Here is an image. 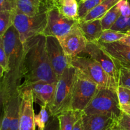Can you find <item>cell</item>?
<instances>
[{"label": "cell", "mask_w": 130, "mask_h": 130, "mask_svg": "<svg viewBox=\"0 0 130 130\" xmlns=\"http://www.w3.org/2000/svg\"><path fill=\"white\" fill-rule=\"evenodd\" d=\"M23 45L21 65L22 84L18 87L37 81L57 83L58 78L52 69L46 48V36L39 34L27 40Z\"/></svg>", "instance_id": "cell-1"}, {"label": "cell", "mask_w": 130, "mask_h": 130, "mask_svg": "<svg viewBox=\"0 0 130 130\" xmlns=\"http://www.w3.org/2000/svg\"><path fill=\"white\" fill-rule=\"evenodd\" d=\"M0 43H2L10 62V71L6 74L8 76H5L4 85H2L5 88V94L8 96V100H10L19 93L14 90V89L15 87L18 90L16 84L22 79L21 65L23 56V45L13 25L0 38Z\"/></svg>", "instance_id": "cell-2"}, {"label": "cell", "mask_w": 130, "mask_h": 130, "mask_svg": "<svg viewBox=\"0 0 130 130\" xmlns=\"http://www.w3.org/2000/svg\"><path fill=\"white\" fill-rule=\"evenodd\" d=\"M76 68L72 65L58 78L53 99L48 108L50 116H58L70 108Z\"/></svg>", "instance_id": "cell-3"}, {"label": "cell", "mask_w": 130, "mask_h": 130, "mask_svg": "<svg viewBox=\"0 0 130 130\" xmlns=\"http://www.w3.org/2000/svg\"><path fill=\"white\" fill-rule=\"evenodd\" d=\"M82 112L85 114L106 115L118 120L122 110L117 90L99 88L92 100Z\"/></svg>", "instance_id": "cell-4"}, {"label": "cell", "mask_w": 130, "mask_h": 130, "mask_svg": "<svg viewBox=\"0 0 130 130\" xmlns=\"http://www.w3.org/2000/svg\"><path fill=\"white\" fill-rule=\"evenodd\" d=\"M12 14L13 25L18 31L22 44L35 36L43 34L47 25V10L29 16L17 8Z\"/></svg>", "instance_id": "cell-5"}, {"label": "cell", "mask_w": 130, "mask_h": 130, "mask_svg": "<svg viewBox=\"0 0 130 130\" xmlns=\"http://www.w3.org/2000/svg\"><path fill=\"white\" fill-rule=\"evenodd\" d=\"M99 89L96 83L76 68L70 108L83 112L92 100Z\"/></svg>", "instance_id": "cell-6"}, {"label": "cell", "mask_w": 130, "mask_h": 130, "mask_svg": "<svg viewBox=\"0 0 130 130\" xmlns=\"http://www.w3.org/2000/svg\"><path fill=\"white\" fill-rule=\"evenodd\" d=\"M71 65L78 69L99 87L117 90L118 84L100 66L90 57L76 56L71 59Z\"/></svg>", "instance_id": "cell-7"}, {"label": "cell", "mask_w": 130, "mask_h": 130, "mask_svg": "<svg viewBox=\"0 0 130 130\" xmlns=\"http://www.w3.org/2000/svg\"><path fill=\"white\" fill-rule=\"evenodd\" d=\"M83 52L99 62L105 72L118 84L121 65L104 49L99 42H88Z\"/></svg>", "instance_id": "cell-8"}, {"label": "cell", "mask_w": 130, "mask_h": 130, "mask_svg": "<svg viewBox=\"0 0 130 130\" xmlns=\"http://www.w3.org/2000/svg\"><path fill=\"white\" fill-rule=\"evenodd\" d=\"M46 48L50 62L57 78L71 66V59L66 55L59 40L53 36H46Z\"/></svg>", "instance_id": "cell-9"}, {"label": "cell", "mask_w": 130, "mask_h": 130, "mask_svg": "<svg viewBox=\"0 0 130 130\" xmlns=\"http://www.w3.org/2000/svg\"><path fill=\"white\" fill-rule=\"evenodd\" d=\"M20 97L19 130H35L32 92L27 86L18 89Z\"/></svg>", "instance_id": "cell-10"}, {"label": "cell", "mask_w": 130, "mask_h": 130, "mask_svg": "<svg viewBox=\"0 0 130 130\" xmlns=\"http://www.w3.org/2000/svg\"><path fill=\"white\" fill-rule=\"evenodd\" d=\"M77 21L68 19L52 6L47 10V25L43 34L60 38L67 34Z\"/></svg>", "instance_id": "cell-11"}, {"label": "cell", "mask_w": 130, "mask_h": 130, "mask_svg": "<svg viewBox=\"0 0 130 130\" xmlns=\"http://www.w3.org/2000/svg\"><path fill=\"white\" fill-rule=\"evenodd\" d=\"M58 40L66 55L70 58L83 52L88 43L79 25L78 21L67 34Z\"/></svg>", "instance_id": "cell-12"}, {"label": "cell", "mask_w": 130, "mask_h": 130, "mask_svg": "<svg viewBox=\"0 0 130 130\" xmlns=\"http://www.w3.org/2000/svg\"><path fill=\"white\" fill-rule=\"evenodd\" d=\"M56 84L57 83H50L40 80L28 84L25 86L29 87L31 89L34 102L39 103L40 106L46 105L48 107L53 99Z\"/></svg>", "instance_id": "cell-13"}, {"label": "cell", "mask_w": 130, "mask_h": 130, "mask_svg": "<svg viewBox=\"0 0 130 130\" xmlns=\"http://www.w3.org/2000/svg\"><path fill=\"white\" fill-rule=\"evenodd\" d=\"M84 130H109L116 125L117 120L106 115L85 114L82 112Z\"/></svg>", "instance_id": "cell-14"}, {"label": "cell", "mask_w": 130, "mask_h": 130, "mask_svg": "<svg viewBox=\"0 0 130 130\" xmlns=\"http://www.w3.org/2000/svg\"><path fill=\"white\" fill-rule=\"evenodd\" d=\"M104 49L114 57L121 66L130 67V46L119 42L111 43H100Z\"/></svg>", "instance_id": "cell-15"}, {"label": "cell", "mask_w": 130, "mask_h": 130, "mask_svg": "<svg viewBox=\"0 0 130 130\" xmlns=\"http://www.w3.org/2000/svg\"><path fill=\"white\" fill-rule=\"evenodd\" d=\"M79 25L88 42H98L103 33L101 19L78 21Z\"/></svg>", "instance_id": "cell-16"}, {"label": "cell", "mask_w": 130, "mask_h": 130, "mask_svg": "<svg viewBox=\"0 0 130 130\" xmlns=\"http://www.w3.org/2000/svg\"><path fill=\"white\" fill-rule=\"evenodd\" d=\"M17 9L25 15L34 16L48 10L44 0H16Z\"/></svg>", "instance_id": "cell-17"}, {"label": "cell", "mask_w": 130, "mask_h": 130, "mask_svg": "<svg viewBox=\"0 0 130 130\" xmlns=\"http://www.w3.org/2000/svg\"><path fill=\"white\" fill-rule=\"evenodd\" d=\"M53 6L65 17L70 20H79V3L77 0H57Z\"/></svg>", "instance_id": "cell-18"}, {"label": "cell", "mask_w": 130, "mask_h": 130, "mask_svg": "<svg viewBox=\"0 0 130 130\" xmlns=\"http://www.w3.org/2000/svg\"><path fill=\"white\" fill-rule=\"evenodd\" d=\"M120 1L121 0H104L78 21L86 22L100 19Z\"/></svg>", "instance_id": "cell-19"}, {"label": "cell", "mask_w": 130, "mask_h": 130, "mask_svg": "<svg viewBox=\"0 0 130 130\" xmlns=\"http://www.w3.org/2000/svg\"><path fill=\"white\" fill-rule=\"evenodd\" d=\"M82 112L76 111L71 108L66 110L58 115L60 122V130H73L74 126Z\"/></svg>", "instance_id": "cell-20"}, {"label": "cell", "mask_w": 130, "mask_h": 130, "mask_svg": "<svg viewBox=\"0 0 130 130\" xmlns=\"http://www.w3.org/2000/svg\"><path fill=\"white\" fill-rule=\"evenodd\" d=\"M121 15V10L119 4H116L102 18H101L102 25L103 31L111 29L114 24L116 22Z\"/></svg>", "instance_id": "cell-21"}, {"label": "cell", "mask_w": 130, "mask_h": 130, "mask_svg": "<svg viewBox=\"0 0 130 130\" xmlns=\"http://www.w3.org/2000/svg\"><path fill=\"white\" fill-rule=\"evenodd\" d=\"M126 33L118 31L108 29L103 31L102 34L99 38L98 42L102 43H111L119 42L125 36Z\"/></svg>", "instance_id": "cell-22"}, {"label": "cell", "mask_w": 130, "mask_h": 130, "mask_svg": "<svg viewBox=\"0 0 130 130\" xmlns=\"http://www.w3.org/2000/svg\"><path fill=\"white\" fill-rule=\"evenodd\" d=\"M50 117L47 106L41 105L40 111L38 114H35L34 115V122L36 126L38 127V130L44 129Z\"/></svg>", "instance_id": "cell-23"}, {"label": "cell", "mask_w": 130, "mask_h": 130, "mask_svg": "<svg viewBox=\"0 0 130 130\" xmlns=\"http://www.w3.org/2000/svg\"><path fill=\"white\" fill-rule=\"evenodd\" d=\"M104 0H81L79 3V20L87 15L91 10Z\"/></svg>", "instance_id": "cell-24"}, {"label": "cell", "mask_w": 130, "mask_h": 130, "mask_svg": "<svg viewBox=\"0 0 130 130\" xmlns=\"http://www.w3.org/2000/svg\"><path fill=\"white\" fill-rule=\"evenodd\" d=\"M12 25V13L8 11H0V38Z\"/></svg>", "instance_id": "cell-25"}, {"label": "cell", "mask_w": 130, "mask_h": 130, "mask_svg": "<svg viewBox=\"0 0 130 130\" xmlns=\"http://www.w3.org/2000/svg\"><path fill=\"white\" fill-rule=\"evenodd\" d=\"M130 3V0H128ZM110 29L118 31L127 33L130 31V16L123 17L120 15L116 22L114 24Z\"/></svg>", "instance_id": "cell-26"}, {"label": "cell", "mask_w": 130, "mask_h": 130, "mask_svg": "<svg viewBox=\"0 0 130 130\" xmlns=\"http://www.w3.org/2000/svg\"><path fill=\"white\" fill-rule=\"evenodd\" d=\"M118 85H122L130 89V67H120Z\"/></svg>", "instance_id": "cell-27"}, {"label": "cell", "mask_w": 130, "mask_h": 130, "mask_svg": "<svg viewBox=\"0 0 130 130\" xmlns=\"http://www.w3.org/2000/svg\"><path fill=\"white\" fill-rule=\"evenodd\" d=\"M117 93L121 106L130 104V89L122 85H118Z\"/></svg>", "instance_id": "cell-28"}, {"label": "cell", "mask_w": 130, "mask_h": 130, "mask_svg": "<svg viewBox=\"0 0 130 130\" xmlns=\"http://www.w3.org/2000/svg\"><path fill=\"white\" fill-rule=\"evenodd\" d=\"M0 66H1V76L3 77V73H8L10 71V62L8 57L4 50L2 43H0Z\"/></svg>", "instance_id": "cell-29"}, {"label": "cell", "mask_w": 130, "mask_h": 130, "mask_svg": "<svg viewBox=\"0 0 130 130\" xmlns=\"http://www.w3.org/2000/svg\"><path fill=\"white\" fill-rule=\"evenodd\" d=\"M116 126L118 130H130V116L122 111Z\"/></svg>", "instance_id": "cell-30"}, {"label": "cell", "mask_w": 130, "mask_h": 130, "mask_svg": "<svg viewBox=\"0 0 130 130\" xmlns=\"http://www.w3.org/2000/svg\"><path fill=\"white\" fill-rule=\"evenodd\" d=\"M17 8L16 0H0V11L13 13Z\"/></svg>", "instance_id": "cell-31"}, {"label": "cell", "mask_w": 130, "mask_h": 130, "mask_svg": "<svg viewBox=\"0 0 130 130\" xmlns=\"http://www.w3.org/2000/svg\"><path fill=\"white\" fill-rule=\"evenodd\" d=\"M44 130H60V122L58 116H51Z\"/></svg>", "instance_id": "cell-32"}, {"label": "cell", "mask_w": 130, "mask_h": 130, "mask_svg": "<svg viewBox=\"0 0 130 130\" xmlns=\"http://www.w3.org/2000/svg\"><path fill=\"white\" fill-rule=\"evenodd\" d=\"M81 115H82V114H81ZM81 115L79 117L77 121H76V123H75L74 126L73 130H84Z\"/></svg>", "instance_id": "cell-33"}, {"label": "cell", "mask_w": 130, "mask_h": 130, "mask_svg": "<svg viewBox=\"0 0 130 130\" xmlns=\"http://www.w3.org/2000/svg\"><path fill=\"white\" fill-rule=\"evenodd\" d=\"M119 42L123 43V44L130 46V33H126L125 36L122 39H121Z\"/></svg>", "instance_id": "cell-34"}, {"label": "cell", "mask_w": 130, "mask_h": 130, "mask_svg": "<svg viewBox=\"0 0 130 130\" xmlns=\"http://www.w3.org/2000/svg\"><path fill=\"white\" fill-rule=\"evenodd\" d=\"M121 110L123 112H124V113H126L128 115L130 116V104L121 105Z\"/></svg>", "instance_id": "cell-35"}, {"label": "cell", "mask_w": 130, "mask_h": 130, "mask_svg": "<svg viewBox=\"0 0 130 130\" xmlns=\"http://www.w3.org/2000/svg\"><path fill=\"white\" fill-rule=\"evenodd\" d=\"M45 3L46 4L48 8L50 7V6H53V5L54 4V3L57 0H44Z\"/></svg>", "instance_id": "cell-36"}, {"label": "cell", "mask_w": 130, "mask_h": 130, "mask_svg": "<svg viewBox=\"0 0 130 130\" xmlns=\"http://www.w3.org/2000/svg\"><path fill=\"white\" fill-rule=\"evenodd\" d=\"M109 130H118V129L116 128V126H115L114 127H112L111 129H109Z\"/></svg>", "instance_id": "cell-37"}, {"label": "cell", "mask_w": 130, "mask_h": 130, "mask_svg": "<svg viewBox=\"0 0 130 130\" xmlns=\"http://www.w3.org/2000/svg\"><path fill=\"white\" fill-rule=\"evenodd\" d=\"M81 1V0H77V2H78V3H79Z\"/></svg>", "instance_id": "cell-38"}, {"label": "cell", "mask_w": 130, "mask_h": 130, "mask_svg": "<svg viewBox=\"0 0 130 130\" xmlns=\"http://www.w3.org/2000/svg\"><path fill=\"white\" fill-rule=\"evenodd\" d=\"M127 33H130V31H128V32H127Z\"/></svg>", "instance_id": "cell-39"}]
</instances>
